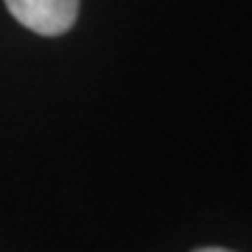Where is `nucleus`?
Segmentation results:
<instances>
[{"label": "nucleus", "mask_w": 252, "mask_h": 252, "mask_svg": "<svg viewBox=\"0 0 252 252\" xmlns=\"http://www.w3.org/2000/svg\"><path fill=\"white\" fill-rule=\"evenodd\" d=\"M11 17L39 36H62L79 17V0H6Z\"/></svg>", "instance_id": "obj_1"}]
</instances>
